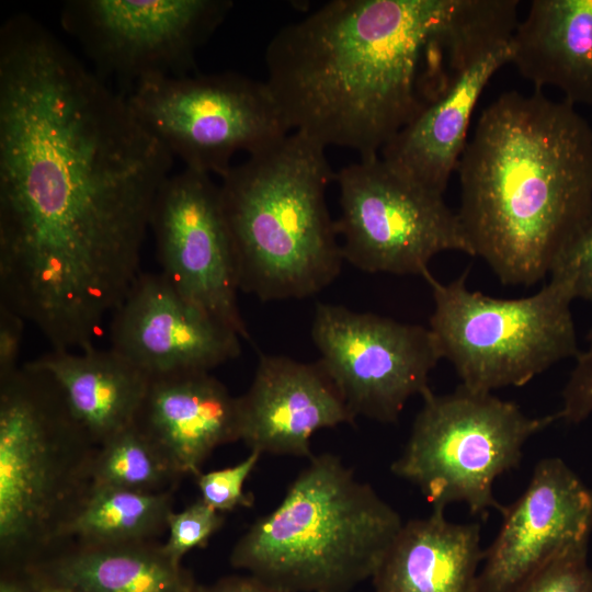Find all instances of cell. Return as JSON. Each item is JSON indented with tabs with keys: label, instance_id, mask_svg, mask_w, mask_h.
Segmentation results:
<instances>
[{
	"label": "cell",
	"instance_id": "1",
	"mask_svg": "<svg viewBox=\"0 0 592 592\" xmlns=\"http://www.w3.org/2000/svg\"><path fill=\"white\" fill-rule=\"evenodd\" d=\"M173 156L27 14L0 31V303L55 343L98 338L141 274Z\"/></svg>",
	"mask_w": 592,
	"mask_h": 592
},
{
	"label": "cell",
	"instance_id": "2",
	"mask_svg": "<svg viewBox=\"0 0 592 592\" xmlns=\"http://www.w3.org/2000/svg\"><path fill=\"white\" fill-rule=\"evenodd\" d=\"M476 0H333L282 27L264 81L291 132L360 158L469 66Z\"/></svg>",
	"mask_w": 592,
	"mask_h": 592
},
{
	"label": "cell",
	"instance_id": "3",
	"mask_svg": "<svg viewBox=\"0 0 592 592\" xmlns=\"http://www.w3.org/2000/svg\"><path fill=\"white\" fill-rule=\"evenodd\" d=\"M456 171L473 254L505 285L550 275L592 218V127L539 91L488 105Z\"/></svg>",
	"mask_w": 592,
	"mask_h": 592
},
{
	"label": "cell",
	"instance_id": "4",
	"mask_svg": "<svg viewBox=\"0 0 592 592\" xmlns=\"http://www.w3.org/2000/svg\"><path fill=\"white\" fill-rule=\"evenodd\" d=\"M325 151L291 132L220 178L239 291L262 301L300 299L339 275L344 259L326 202L335 173Z\"/></svg>",
	"mask_w": 592,
	"mask_h": 592
},
{
	"label": "cell",
	"instance_id": "5",
	"mask_svg": "<svg viewBox=\"0 0 592 592\" xmlns=\"http://www.w3.org/2000/svg\"><path fill=\"white\" fill-rule=\"evenodd\" d=\"M403 522L340 457L312 456L278 505L235 544L230 563L294 592H352L372 579Z\"/></svg>",
	"mask_w": 592,
	"mask_h": 592
},
{
	"label": "cell",
	"instance_id": "6",
	"mask_svg": "<svg viewBox=\"0 0 592 592\" xmlns=\"http://www.w3.org/2000/svg\"><path fill=\"white\" fill-rule=\"evenodd\" d=\"M98 448L46 372L27 362L0 378L1 571H23L61 547L93 488Z\"/></svg>",
	"mask_w": 592,
	"mask_h": 592
},
{
	"label": "cell",
	"instance_id": "7",
	"mask_svg": "<svg viewBox=\"0 0 592 592\" xmlns=\"http://www.w3.org/2000/svg\"><path fill=\"white\" fill-rule=\"evenodd\" d=\"M466 276L447 284L430 272L423 276L434 300L429 328L460 385L483 392L520 387L579 354L571 314L576 298L563 274L553 272L537 293L517 299L470 291Z\"/></svg>",
	"mask_w": 592,
	"mask_h": 592
},
{
	"label": "cell",
	"instance_id": "8",
	"mask_svg": "<svg viewBox=\"0 0 592 592\" xmlns=\"http://www.w3.org/2000/svg\"><path fill=\"white\" fill-rule=\"evenodd\" d=\"M409 439L391 473L417 486L433 506L463 502L471 514L502 513L493 483L519 466L525 442L557 414L533 418L491 392L459 385L423 396Z\"/></svg>",
	"mask_w": 592,
	"mask_h": 592
},
{
	"label": "cell",
	"instance_id": "9",
	"mask_svg": "<svg viewBox=\"0 0 592 592\" xmlns=\"http://www.w3.org/2000/svg\"><path fill=\"white\" fill-rule=\"evenodd\" d=\"M124 96L184 168L219 178L237 152L255 153L291 133L265 82L231 71L148 78Z\"/></svg>",
	"mask_w": 592,
	"mask_h": 592
},
{
	"label": "cell",
	"instance_id": "10",
	"mask_svg": "<svg viewBox=\"0 0 592 592\" xmlns=\"http://www.w3.org/2000/svg\"><path fill=\"white\" fill-rule=\"evenodd\" d=\"M334 181L341 208L335 228L343 259L353 266L423 277L441 252L474 255L459 217L443 194L415 183L380 155L343 167Z\"/></svg>",
	"mask_w": 592,
	"mask_h": 592
},
{
	"label": "cell",
	"instance_id": "11",
	"mask_svg": "<svg viewBox=\"0 0 592 592\" xmlns=\"http://www.w3.org/2000/svg\"><path fill=\"white\" fill-rule=\"evenodd\" d=\"M229 0H70L60 23L96 76L127 82L189 75L197 49L226 19Z\"/></svg>",
	"mask_w": 592,
	"mask_h": 592
},
{
	"label": "cell",
	"instance_id": "12",
	"mask_svg": "<svg viewBox=\"0 0 592 592\" xmlns=\"http://www.w3.org/2000/svg\"><path fill=\"white\" fill-rule=\"evenodd\" d=\"M311 338L318 360L355 417L392 423L430 390L442 358L430 328L341 305L318 304Z\"/></svg>",
	"mask_w": 592,
	"mask_h": 592
},
{
	"label": "cell",
	"instance_id": "13",
	"mask_svg": "<svg viewBox=\"0 0 592 592\" xmlns=\"http://www.w3.org/2000/svg\"><path fill=\"white\" fill-rule=\"evenodd\" d=\"M149 229L163 277L187 300L238 333L241 317L234 243L219 184L184 168L170 174L156 197Z\"/></svg>",
	"mask_w": 592,
	"mask_h": 592
},
{
	"label": "cell",
	"instance_id": "14",
	"mask_svg": "<svg viewBox=\"0 0 592 592\" xmlns=\"http://www.w3.org/2000/svg\"><path fill=\"white\" fill-rule=\"evenodd\" d=\"M474 592H515L560 553L588 546L592 490L559 457L539 460L525 491L504 506Z\"/></svg>",
	"mask_w": 592,
	"mask_h": 592
},
{
	"label": "cell",
	"instance_id": "15",
	"mask_svg": "<svg viewBox=\"0 0 592 592\" xmlns=\"http://www.w3.org/2000/svg\"><path fill=\"white\" fill-rule=\"evenodd\" d=\"M240 339L161 273L138 276L112 312L110 326V348L151 377L209 372L240 354Z\"/></svg>",
	"mask_w": 592,
	"mask_h": 592
},
{
	"label": "cell",
	"instance_id": "16",
	"mask_svg": "<svg viewBox=\"0 0 592 592\" xmlns=\"http://www.w3.org/2000/svg\"><path fill=\"white\" fill-rule=\"evenodd\" d=\"M239 407L240 441L262 455L310 459L316 432L356 418L319 361L304 363L284 355H261Z\"/></svg>",
	"mask_w": 592,
	"mask_h": 592
},
{
	"label": "cell",
	"instance_id": "17",
	"mask_svg": "<svg viewBox=\"0 0 592 592\" xmlns=\"http://www.w3.org/2000/svg\"><path fill=\"white\" fill-rule=\"evenodd\" d=\"M134 424L180 475L195 477L217 447L240 441L239 397L209 372L152 376Z\"/></svg>",
	"mask_w": 592,
	"mask_h": 592
},
{
	"label": "cell",
	"instance_id": "18",
	"mask_svg": "<svg viewBox=\"0 0 592 592\" xmlns=\"http://www.w3.org/2000/svg\"><path fill=\"white\" fill-rule=\"evenodd\" d=\"M510 44L467 69L444 93L428 103L380 151L400 173L444 194L467 144L473 112L494 73L511 64Z\"/></svg>",
	"mask_w": 592,
	"mask_h": 592
},
{
	"label": "cell",
	"instance_id": "19",
	"mask_svg": "<svg viewBox=\"0 0 592 592\" xmlns=\"http://www.w3.org/2000/svg\"><path fill=\"white\" fill-rule=\"evenodd\" d=\"M37 592H196L198 583L163 551L160 540L68 542L23 570Z\"/></svg>",
	"mask_w": 592,
	"mask_h": 592
},
{
	"label": "cell",
	"instance_id": "20",
	"mask_svg": "<svg viewBox=\"0 0 592 592\" xmlns=\"http://www.w3.org/2000/svg\"><path fill=\"white\" fill-rule=\"evenodd\" d=\"M444 510L403 523L372 578L375 592H474L480 525L449 522Z\"/></svg>",
	"mask_w": 592,
	"mask_h": 592
},
{
	"label": "cell",
	"instance_id": "21",
	"mask_svg": "<svg viewBox=\"0 0 592 592\" xmlns=\"http://www.w3.org/2000/svg\"><path fill=\"white\" fill-rule=\"evenodd\" d=\"M519 72L571 105L592 104V0H534L511 39Z\"/></svg>",
	"mask_w": 592,
	"mask_h": 592
},
{
	"label": "cell",
	"instance_id": "22",
	"mask_svg": "<svg viewBox=\"0 0 592 592\" xmlns=\"http://www.w3.org/2000/svg\"><path fill=\"white\" fill-rule=\"evenodd\" d=\"M29 363L55 380L70 412L99 446L134 424L151 378L112 348L53 350Z\"/></svg>",
	"mask_w": 592,
	"mask_h": 592
},
{
	"label": "cell",
	"instance_id": "23",
	"mask_svg": "<svg viewBox=\"0 0 592 592\" xmlns=\"http://www.w3.org/2000/svg\"><path fill=\"white\" fill-rule=\"evenodd\" d=\"M173 501V491L144 493L92 488L67 525L62 545L68 542L113 544L159 540L168 532V520L174 511Z\"/></svg>",
	"mask_w": 592,
	"mask_h": 592
},
{
	"label": "cell",
	"instance_id": "24",
	"mask_svg": "<svg viewBox=\"0 0 592 592\" xmlns=\"http://www.w3.org/2000/svg\"><path fill=\"white\" fill-rule=\"evenodd\" d=\"M182 478L160 448L135 424L99 446L92 468L93 488L174 492Z\"/></svg>",
	"mask_w": 592,
	"mask_h": 592
},
{
	"label": "cell",
	"instance_id": "25",
	"mask_svg": "<svg viewBox=\"0 0 592 592\" xmlns=\"http://www.w3.org/2000/svg\"><path fill=\"white\" fill-rule=\"evenodd\" d=\"M224 515L201 498L168 520V537L162 543L164 554L177 565L190 550L203 547L223 526Z\"/></svg>",
	"mask_w": 592,
	"mask_h": 592
},
{
	"label": "cell",
	"instance_id": "26",
	"mask_svg": "<svg viewBox=\"0 0 592 592\" xmlns=\"http://www.w3.org/2000/svg\"><path fill=\"white\" fill-rule=\"evenodd\" d=\"M261 456L260 452L250 451L244 459L234 466L207 473L201 471L195 476L201 499L220 513L239 506H251L253 497L244 492V483Z\"/></svg>",
	"mask_w": 592,
	"mask_h": 592
},
{
	"label": "cell",
	"instance_id": "27",
	"mask_svg": "<svg viewBox=\"0 0 592 592\" xmlns=\"http://www.w3.org/2000/svg\"><path fill=\"white\" fill-rule=\"evenodd\" d=\"M515 592H592L588 546L560 553Z\"/></svg>",
	"mask_w": 592,
	"mask_h": 592
},
{
	"label": "cell",
	"instance_id": "28",
	"mask_svg": "<svg viewBox=\"0 0 592 592\" xmlns=\"http://www.w3.org/2000/svg\"><path fill=\"white\" fill-rule=\"evenodd\" d=\"M587 349L576 356V365L562 390V407L558 420L578 424L592 413V328L587 335Z\"/></svg>",
	"mask_w": 592,
	"mask_h": 592
},
{
	"label": "cell",
	"instance_id": "29",
	"mask_svg": "<svg viewBox=\"0 0 592 592\" xmlns=\"http://www.w3.org/2000/svg\"><path fill=\"white\" fill-rule=\"evenodd\" d=\"M555 271L570 281L576 299L592 303V218L555 266Z\"/></svg>",
	"mask_w": 592,
	"mask_h": 592
},
{
	"label": "cell",
	"instance_id": "30",
	"mask_svg": "<svg viewBox=\"0 0 592 592\" xmlns=\"http://www.w3.org/2000/svg\"><path fill=\"white\" fill-rule=\"evenodd\" d=\"M25 318L7 305L0 304V378L15 372Z\"/></svg>",
	"mask_w": 592,
	"mask_h": 592
},
{
	"label": "cell",
	"instance_id": "31",
	"mask_svg": "<svg viewBox=\"0 0 592 592\" xmlns=\"http://www.w3.org/2000/svg\"><path fill=\"white\" fill-rule=\"evenodd\" d=\"M204 589L205 592H294L272 585L251 574L224 577Z\"/></svg>",
	"mask_w": 592,
	"mask_h": 592
},
{
	"label": "cell",
	"instance_id": "32",
	"mask_svg": "<svg viewBox=\"0 0 592 592\" xmlns=\"http://www.w3.org/2000/svg\"><path fill=\"white\" fill-rule=\"evenodd\" d=\"M0 592H37L24 571H1Z\"/></svg>",
	"mask_w": 592,
	"mask_h": 592
},
{
	"label": "cell",
	"instance_id": "33",
	"mask_svg": "<svg viewBox=\"0 0 592 592\" xmlns=\"http://www.w3.org/2000/svg\"><path fill=\"white\" fill-rule=\"evenodd\" d=\"M39 592H77V591H72L68 589H47V590H42Z\"/></svg>",
	"mask_w": 592,
	"mask_h": 592
},
{
	"label": "cell",
	"instance_id": "34",
	"mask_svg": "<svg viewBox=\"0 0 592 592\" xmlns=\"http://www.w3.org/2000/svg\"><path fill=\"white\" fill-rule=\"evenodd\" d=\"M196 592H205V589L203 585L198 584Z\"/></svg>",
	"mask_w": 592,
	"mask_h": 592
}]
</instances>
